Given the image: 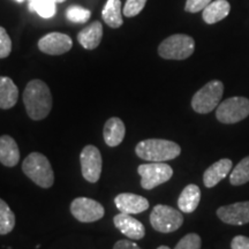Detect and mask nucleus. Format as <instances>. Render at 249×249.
Returning a JSON list of instances; mask_svg holds the SVG:
<instances>
[{
	"label": "nucleus",
	"instance_id": "f257e3e1",
	"mask_svg": "<svg viewBox=\"0 0 249 249\" xmlns=\"http://www.w3.org/2000/svg\"><path fill=\"white\" fill-rule=\"evenodd\" d=\"M23 103L30 119H45L52 110V95L49 86L42 80H33L23 91Z\"/></svg>",
	"mask_w": 249,
	"mask_h": 249
},
{
	"label": "nucleus",
	"instance_id": "f03ea898",
	"mask_svg": "<svg viewBox=\"0 0 249 249\" xmlns=\"http://www.w3.org/2000/svg\"><path fill=\"white\" fill-rule=\"evenodd\" d=\"M135 152L141 160L161 163L178 157L181 154V148L178 143L169 140L148 139L138 143Z\"/></svg>",
	"mask_w": 249,
	"mask_h": 249
},
{
	"label": "nucleus",
	"instance_id": "7ed1b4c3",
	"mask_svg": "<svg viewBox=\"0 0 249 249\" xmlns=\"http://www.w3.org/2000/svg\"><path fill=\"white\" fill-rule=\"evenodd\" d=\"M23 173L34 183L42 188H50L54 182V173L51 163L40 152H31L22 163Z\"/></svg>",
	"mask_w": 249,
	"mask_h": 249
},
{
	"label": "nucleus",
	"instance_id": "20e7f679",
	"mask_svg": "<svg viewBox=\"0 0 249 249\" xmlns=\"http://www.w3.org/2000/svg\"><path fill=\"white\" fill-rule=\"evenodd\" d=\"M195 40L185 34H176L165 38L158 46V54L167 60H185L194 53Z\"/></svg>",
	"mask_w": 249,
	"mask_h": 249
},
{
	"label": "nucleus",
	"instance_id": "39448f33",
	"mask_svg": "<svg viewBox=\"0 0 249 249\" xmlns=\"http://www.w3.org/2000/svg\"><path fill=\"white\" fill-rule=\"evenodd\" d=\"M224 85L218 80H213L198 90L192 98V107L196 113L207 114L217 108L223 97Z\"/></svg>",
	"mask_w": 249,
	"mask_h": 249
},
{
	"label": "nucleus",
	"instance_id": "423d86ee",
	"mask_svg": "<svg viewBox=\"0 0 249 249\" xmlns=\"http://www.w3.org/2000/svg\"><path fill=\"white\" fill-rule=\"evenodd\" d=\"M150 224L157 232L172 233L183 224V216L179 210L164 204H158L152 209Z\"/></svg>",
	"mask_w": 249,
	"mask_h": 249
},
{
	"label": "nucleus",
	"instance_id": "0eeeda50",
	"mask_svg": "<svg viewBox=\"0 0 249 249\" xmlns=\"http://www.w3.org/2000/svg\"><path fill=\"white\" fill-rule=\"evenodd\" d=\"M138 173L141 177L142 188L150 191L155 187L169 181L173 176V170L165 161H161V163L151 161L149 164L140 165L138 167Z\"/></svg>",
	"mask_w": 249,
	"mask_h": 249
},
{
	"label": "nucleus",
	"instance_id": "6e6552de",
	"mask_svg": "<svg viewBox=\"0 0 249 249\" xmlns=\"http://www.w3.org/2000/svg\"><path fill=\"white\" fill-rule=\"evenodd\" d=\"M249 116V99L246 97H231L217 107L216 118L219 123L235 124Z\"/></svg>",
	"mask_w": 249,
	"mask_h": 249
},
{
	"label": "nucleus",
	"instance_id": "1a4fd4ad",
	"mask_svg": "<svg viewBox=\"0 0 249 249\" xmlns=\"http://www.w3.org/2000/svg\"><path fill=\"white\" fill-rule=\"evenodd\" d=\"M71 213L81 223H93L105 214L104 207L89 197H76L71 203Z\"/></svg>",
	"mask_w": 249,
	"mask_h": 249
},
{
	"label": "nucleus",
	"instance_id": "9d476101",
	"mask_svg": "<svg viewBox=\"0 0 249 249\" xmlns=\"http://www.w3.org/2000/svg\"><path fill=\"white\" fill-rule=\"evenodd\" d=\"M80 163L82 176L87 181L97 182L102 174L103 160L101 151L95 145H86L80 155Z\"/></svg>",
	"mask_w": 249,
	"mask_h": 249
},
{
	"label": "nucleus",
	"instance_id": "9b49d317",
	"mask_svg": "<svg viewBox=\"0 0 249 249\" xmlns=\"http://www.w3.org/2000/svg\"><path fill=\"white\" fill-rule=\"evenodd\" d=\"M73 40L66 34L50 33L38 40V49L43 53L50 55H60L70 51Z\"/></svg>",
	"mask_w": 249,
	"mask_h": 249
},
{
	"label": "nucleus",
	"instance_id": "f8f14e48",
	"mask_svg": "<svg viewBox=\"0 0 249 249\" xmlns=\"http://www.w3.org/2000/svg\"><path fill=\"white\" fill-rule=\"evenodd\" d=\"M220 220L230 225H244L249 223V201L220 207L217 210Z\"/></svg>",
	"mask_w": 249,
	"mask_h": 249
},
{
	"label": "nucleus",
	"instance_id": "ddd939ff",
	"mask_svg": "<svg viewBox=\"0 0 249 249\" xmlns=\"http://www.w3.org/2000/svg\"><path fill=\"white\" fill-rule=\"evenodd\" d=\"M114 226L117 227L119 231L126 235L127 238L132 239V240H141L145 235V229L144 225L130 216L129 213H120L114 216L113 218Z\"/></svg>",
	"mask_w": 249,
	"mask_h": 249
},
{
	"label": "nucleus",
	"instance_id": "4468645a",
	"mask_svg": "<svg viewBox=\"0 0 249 249\" xmlns=\"http://www.w3.org/2000/svg\"><path fill=\"white\" fill-rule=\"evenodd\" d=\"M114 204L120 213L136 214L148 210L149 201L141 195L132 193H121L114 198Z\"/></svg>",
	"mask_w": 249,
	"mask_h": 249
},
{
	"label": "nucleus",
	"instance_id": "2eb2a0df",
	"mask_svg": "<svg viewBox=\"0 0 249 249\" xmlns=\"http://www.w3.org/2000/svg\"><path fill=\"white\" fill-rule=\"evenodd\" d=\"M232 160L229 158H223V160L216 161L211 166L205 170L203 174L204 186L208 188H213L229 176L230 171L232 170Z\"/></svg>",
	"mask_w": 249,
	"mask_h": 249
},
{
	"label": "nucleus",
	"instance_id": "dca6fc26",
	"mask_svg": "<svg viewBox=\"0 0 249 249\" xmlns=\"http://www.w3.org/2000/svg\"><path fill=\"white\" fill-rule=\"evenodd\" d=\"M124 134H126V127L120 118L112 117L105 123L103 136L108 147H118L124 141Z\"/></svg>",
	"mask_w": 249,
	"mask_h": 249
},
{
	"label": "nucleus",
	"instance_id": "f3484780",
	"mask_svg": "<svg viewBox=\"0 0 249 249\" xmlns=\"http://www.w3.org/2000/svg\"><path fill=\"white\" fill-rule=\"evenodd\" d=\"M20 160L18 143L9 135L0 136V163L7 167L17 166Z\"/></svg>",
	"mask_w": 249,
	"mask_h": 249
},
{
	"label": "nucleus",
	"instance_id": "a211bd4d",
	"mask_svg": "<svg viewBox=\"0 0 249 249\" xmlns=\"http://www.w3.org/2000/svg\"><path fill=\"white\" fill-rule=\"evenodd\" d=\"M103 38V26L99 21L90 23L77 35V40L86 50H95L101 44Z\"/></svg>",
	"mask_w": 249,
	"mask_h": 249
},
{
	"label": "nucleus",
	"instance_id": "6ab92c4d",
	"mask_svg": "<svg viewBox=\"0 0 249 249\" xmlns=\"http://www.w3.org/2000/svg\"><path fill=\"white\" fill-rule=\"evenodd\" d=\"M201 201L200 187L191 183L186 186L178 198V207L183 213H192L196 210Z\"/></svg>",
	"mask_w": 249,
	"mask_h": 249
},
{
	"label": "nucleus",
	"instance_id": "aec40b11",
	"mask_svg": "<svg viewBox=\"0 0 249 249\" xmlns=\"http://www.w3.org/2000/svg\"><path fill=\"white\" fill-rule=\"evenodd\" d=\"M231 5L227 0H213L202 11V18L208 24H214L230 14Z\"/></svg>",
	"mask_w": 249,
	"mask_h": 249
},
{
	"label": "nucleus",
	"instance_id": "412c9836",
	"mask_svg": "<svg viewBox=\"0 0 249 249\" xmlns=\"http://www.w3.org/2000/svg\"><path fill=\"white\" fill-rule=\"evenodd\" d=\"M18 89L13 80L7 76H0V108L8 110L18 103Z\"/></svg>",
	"mask_w": 249,
	"mask_h": 249
},
{
	"label": "nucleus",
	"instance_id": "4be33fe9",
	"mask_svg": "<svg viewBox=\"0 0 249 249\" xmlns=\"http://www.w3.org/2000/svg\"><path fill=\"white\" fill-rule=\"evenodd\" d=\"M123 4L121 0H107L102 11V17L104 22L108 27L117 29L124 24L123 18Z\"/></svg>",
	"mask_w": 249,
	"mask_h": 249
},
{
	"label": "nucleus",
	"instance_id": "5701e85b",
	"mask_svg": "<svg viewBox=\"0 0 249 249\" xmlns=\"http://www.w3.org/2000/svg\"><path fill=\"white\" fill-rule=\"evenodd\" d=\"M15 226V214L8 204L0 198V235H6L13 231Z\"/></svg>",
	"mask_w": 249,
	"mask_h": 249
},
{
	"label": "nucleus",
	"instance_id": "b1692460",
	"mask_svg": "<svg viewBox=\"0 0 249 249\" xmlns=\"http://www.w3.org/2000/svg\"><path fill=\"white\" fill-rule=\"evenodd\" d=\"M249 181V156L239 161L230 176V182L232 186H241Z\"/></svg>",
	"mask_w": 249,
	"mask_h": 249
},
{
	"label": "nucleus",
	"instance_id": "393cba45",
	"mask_svg": "<svg viewBox=\"0 0 249 249\" xmlns=\"http://www.w3.org/2000/svg\"><path fill=\"white\" fill-rule=\"evenodd\" d=\"M30 11L37 12L39 17L50 18L55 14L54 0H29Z\"/></svg>",
	"mask_w": 249,
	"mask_h": 249
},
{
	"label": "nucleus",
	"instance_id": "a878e982",
	"mask_svg": "<svg viewBox=\"0 0 249 249\" xmlns=\"http://www.w3.org/2000/svg\"><path fill=\"white\" fill-rule=\"evenodd\" d=\"M66 17L71 22L86 23L90 18V17H91V12L85 7L74 5V6H71V7H68L66 12Z\"/></svg>",
	"mask_w": 249,
	"mask_h": 249
},
{
	"label": "nucleus",
	"instance_id": "bb28decb",
	"mask_svg": "<svg viewBox=\"0 0 249 249\" xmlns=\"http://www.w3.org/2000/svg\"><path fill=\"white\" fill-rule=\"evenodd\" d=\"M147 0H127L123 8V14L126 18H134L142 12Z\"/></svg>",
	"mask_w": 249,
	"mask_h": 249
},
{
	"label": "nucleus",
	"instance_id": "cd10ccee",
	"mask_svg": "<svg viewBox=\"0 0 249 249\" xmlns=\"http://www.w3.org/2000/svg\"><path fill=\"white\" fill-rule=\"evenodd\" d=\"M202 240L196 233H189L183 236L174 249H201Z\"/></svg>",
	"mask_w": 249,
	"mask_h": 249
},
{
	"label": "nucleus",
	"instance_id": "c85d7f7f",
	"mask_svg": "<svg viewBox=\"0 0 249 249\" xmlns=\"http://www.w3.org/2000/svg\"><path fill=\"white\" fill-rule=\"evenodd\" d=\"M12 52V39L5 28L0 27V59L7 58Z\"/></svg>",
	"mask_w": 249,
	"mask_h": 249
},
{
	"label": "nucleus",
	"instance_id": "c756f323",
	"mask_svg": "<svg viewBox=\"0 0 249 249\" xmlns=\"http://www.w3.org/2000/svg\"><path fill=\"white\" fill-rule=\"evenodd\" d=\"M213 0H187L185 5V11L189 13H197L203 11Z\"/></svg>",
	"mask_w": 249,
	"mask_h": 249
},
{
	"label": "nucleus",
	"instance_id": "7c9ffc66",
	"mask_svg": "<svg viewBox=\"0 0 249 249\" xmlns=\"http://www.w3.org/2000/svg\"><path fill=\"white\" fill-rule=\"evenodd\" d=\"M232 249H249V238L245 235H236L231 242Z\"/></svg>",
	"mask_w": 249,
	"mask_h": 249
},
{
	"label": "nucleus",
	"instance_id": "2f4dec72",
	"mask_svg": "<svg viewBox=\"0 0 249 249\" xmlns=\"http://www.w3.org/2000/svg\"><path fill=\"white\" fill-rule=\"evenodd\" d=\"M113 249H142L141 247H139L135 242L128 241V240H119L116 242Z\"/></svg>",
	"mask_w": 249,
	"mask_h": 249
},
{
	"label": "nucleus",
	"instance_id": "473e14b6",
	"mask_svg": "<svg viewBox=\"0 0 249 249\" xmlns=\"http://www.w3.org/2000/svg\"><path fill=\"white\" fill-rule=\"evenodd\" d=\"M157 249H171V248L167 247V246H160Z\"/></svg>",
	"mask_w": 249,
	"mask_h": 249
},
{
	"label": "nucleus",
	"instance_id": "72a5a7b5",
	"mask_svg": "<svg viewBox=\"0 0 249 249\" xmlns=\"http://www.w3.org/2000/svg\"><path fill=\"white\" fill-rule=\"evenodd\" d=\"M55 2H64V1H66V0H54Z\"/></svg>",
	"mask_w": 249,
	"mask_h": 249
},
{
	"label": "nucleus",
	"instance_id": "f704fd0d",
	"mask_svg": "<svg viewBox=\"0 0 249 249\" xmlns=\"http://www.w3.org/2000/svg\"><path fill=\"white\" fill-rule=\"evenodd\" d=\"M15 1H18V2H22L23 0H15Z\"/></svg>",
	"mask_w": 249,
	"mask_h": 249
}]
</instances>
